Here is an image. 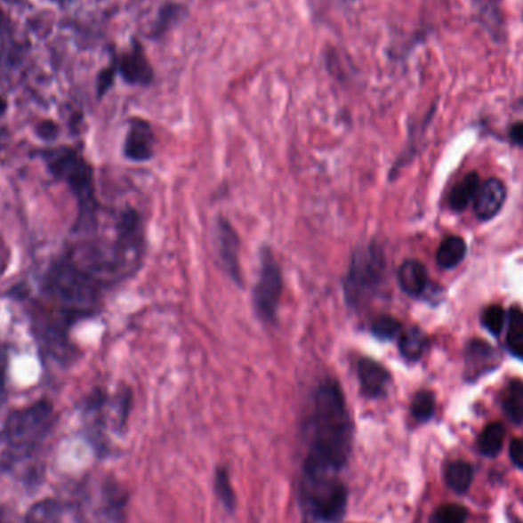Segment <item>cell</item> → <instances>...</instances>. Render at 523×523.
Returning <instances> with one entry per match:
<instances>
[{
  "label": "cell",
  "mask_w": 523,
  "mask_h": 523,
  "mask_svg": "<svg viewBox=\"0 0 523 523\" xmlns=\"http://www.w3.org/2000/svg\"><path fill=\"white\" fill-rule=\"evenodd\" d=\"M46 289L51 299L60 305L66 323L89 317L99 310V280L72 262H60L51 268Z\"/></svg>",
  "instance_id": "3957f363"
},
{
  "label": "cell",
  "mask_w": 523,
  "mask_h": 523,
  "mask_svg": "<svg viewBox=\"0 0 523 523\" xmlns=\"http://www.w3.org/2000/svg\"><path fill=\"white\" fill-rule=\"evenodd\" d=\"M214 487H216V495L222 501L225 508H229V511H233L236 507V495L233 487H231V482H229V471L227 470L219 469L216 471Z\"/></svg>",
  "instance_id": "d4e9b609"
},
{
  "label": "cell",
  "mask_w": 523,
  "mask_h": 523,
  "mask_svg": "<svg viewBox=\"0 0 523 523\" xmlns=\"http://www.w3.org/2000/svg\"><path fill=\"white\" fill-rule=\"evenodd\" d=\"M358 378H360L361 393L367 398H382L390 384V374L386 367L372 360L361 358L358 361Z\"/></svg>",
  "instance_id": "8fae6325"
},
{
  "label": "cell",
  "mask_w": 523,
  "mask_h": 523,
  "mask_svg": "<svg viewBox=\"0 0 523 523\" xmlns=\"http://www.w3.org/2000/svg\"><path fill=\"white\" fill-rule=\"evenodd\" d=\"M446 480L447 486L456 493H465L471 486L473 480V469L470 467L469 463L463 461H456L448 465L447 471H446Z\"/></svg>",
  "instance_id": "7402d4cb"
},
{
  "label": "cell",
  "mask_w": 523,
  "mask_h": 523,
  "mask_svg": "<svg viewBox=\"0 0 523 523\" xmlns=\"http://www.w3.org/2000/svg\"><path fill=\"white\" fill-rule=\"evenodd\" d=\"M501 361L496 349L484 340L474 338L465 346V372L469 380H478L487 372L496 369Z\"/></svg>",
  "instance_id": "9c48e42d"
},
{
  "label": "cell",
  "mask_w": 523,
  "mask_h": 523,
  "mask_svg": "<svg viewBox=\"0 0 523 523\" xmlns=\"http://www.w3.org/2000/svg\"><path fill=\"white\" fill-rule=\"evenodd\" d=\"M52 425L54 407L46 399L8 414L0 430V444L4 446L0 456L2 469L12 471L22 463L37 461Z\"/></svg>",
  "instance_id": "7a4b0ae2"
},
{
  "label": "cell",
  "mask_w": 523,
  "mask_h": 523,
  "mask_svg": "<svg viewBox=\"0 0 523 523\" xmlns=\"http://www.w3.org/2000/svg\"><path fill=\"white\" fill-rule=\"evenodd\" d=\"M410 410L414 420L420 422L430 420L435 414V395L430 390H420L414 395Z\"/></svg>",
  "instance_id": "cb8c5ba5"
},
{
  "label": "cell",
  "mask_w": 523,
  "mask_h": 523,
  "mask_svg": "<svg viewBox=\"0 0 523 523\" xmlns=\"http://www.w3.org/2000/svg\"><path fill=\"white\" fill-rule=\"evenodd\" d=\"M503 438H505V429L501 422H491L487 425L486 429L480 433L478 439V447L484 456L495 458L499 455L503 446Z\"/></svg>",
  "instance_id": "ffe728a7"
},
{
  "label": "cell",
  "mask_w": 523,
  "mask_h": 523,
  "mask_svg": "<svg viewBox=\"0 0 523 523\" xmlns=\"http://www.w3.org/2000/svg\"><path fill=\"white\" fill-rule=\"evenodd\" d=\"M180 12V6L173 5V4H172V5L164 6L161 12H159L157 25H155V34L159 36V34L165 33V31H167L176 20H178Z\"/></svg>",
  "instance_id": "83f0119b"
},
{
  "label": "cell",
  "mask_w": 523,
  "mask_h": 523,
  "mask_svg": "<svg viewBox=\"0 0 523 523\" xmlns=\"http://www.w3.org/2000/svg\"><path fill=\"white\" fill-rule=\"evenodd\" d=\"M216 244H218L219 261L222 263L225 273L235 284L242 286V271H240L239 236L225 218H219L216 222Z\"/></svg>",
  "instance_id": "ba28073f"
},
{
  "label": "cell",
  "mask_w": 523,
  "mask_h": 523,
  "mask_svg": "<svg viewBox=\"0 0 523 523\" xmlns=\"http://www.w3.org/2000/svg\"><path fill=\"white\" fill-rule=\"evenodd\" d=\"M480 181L479 174L469 173L463 178L459 184L453 189L450 195V207L455 212H463L469 207L470 202L474 201V197L479 191Z\"/></svg>",
  "instance_id": "e0dca14e"
},
{
  "label": "cell",
  "mask_w": 523,
  "mask_h": 523,
  "mask_svg": "<svg viewBox=\"0 0 523 523\" xmlns=\"http://www.w3.org/2000/svg\"><path fill=\"white\" fill-rule=\"evenodd\" d=\"M63 507L55 499H44L34 503L25 516L23 523H61Z\"/></svg>",
  "instance_id": "ac0fdd59"
},
{
  "label": "cell",
  "mask_w": 523,
  "mask_h": 523,
  "mask_svg": "<svg viewBox=\"0 0 523 523\" xmlns=\"http://www.w3.org/2000/svg\"><path fill=\"white\" fill-rule=\"evenodd\" d=\"M118 71L117 66H110L100 72L99 80H97V91H99V97H103L104 93L109 91L110 86L114 84L115 74Z\"/></svg>",
  "instance_id": "f1b7e54d"
},
{
  "label": "cell",
  "mask_w": 523,
  "mask_h": 523,
  "mask_svg": "<svg viewBox=\"0 0 523 523\" xmlns=\"http://www.w3.org/2000/svg\"><path fill=\"white\" fill-rule=\"evenodd\" d=\"M429 346V340L420 327L412 326L399 335V352L406 360L418 361L424 355Z\"/></svg>",
  "instance_id": "9a60e30c"
},
{
  "label": "cell",
  "mask_w": 523,
  "mask_h": 523,
  "mask_svg": "<svg viewBox=\"0 0 523 523\" xmlns=\"http://www.w3.org/2000/svg\"><path fill=\"white\" fill-rule=\"evenodd\" d=\"M398 284L406 294L420 297L429 286V276L424 265L418 261H406L398 270Z\"/></svg>",
  "instance_id": "5bb4252c"
},
{
  "label": "cell",
  "mask_w": 523,
  "mask_h": 523,
  "mask_svg": "<svg viewBox=\"0 0 523 523\" xmlns=\"http://www.w3.org/2000/svg\"><path fill=\"white\" fill-rule=\"evenodd\" d=\"M118 72L125 82L131 84L148 86L153 80L152 65L149 63L141 46H135L131 52L121 57L118 63Z\"/></svg>",
  "instance_id": "4fadbf2b"
},
{
  "label": "cell",
  "mask_w": 523,
  "mask_h": 523,
  "mask_svg": "<svg viewBox=\"0 0 523 523\" xmlns=\"http://www.w3.org/2000/svg\"><path fill=\"white\" fill-rule=\"evenodd\" d=\"M502 407L508 416V420L514 424H522L523 422V382L520 380H512L508 384L503 398H502Z\"/></svg>",
  "instance_id": "d6986e66"
},
{
  "label": "cell",
  "mask_w": 523,
  "mask_h": 523,
  "mask_svg": "<svg viewBox=\"0 0 523 523\" xmlns=\"http://www.w3.org/2000/svg\"><path fill=\"white\" fill-rule=\"evenodd\" d=\"M284 293V276L273 253L263 248L261 253V273L257 280L253 305L259 320L273 323L278 317V303Z\"/></svg>",
  "instance_id": "52a82bcc"
},
{
  "label": "cell",
  "mask_w": 523,
  "mask_h": 523,
  "mask_svg": "<svg viewBox=\"0 0 523 523\" xmlns=\"http://www.w3.org/2000/svg\"><path fill=\"white\" fill-rule=\"evenodd\" d=\"M507 346L514 357L523 361V312L511 308L508 314Z\"/></svg>",
  "instance_id": "44dd1931"
},
{
  "label": "cell",
  "mask_w": 523,
  "mask_h": 523,
  "mask_svg": "<svg viewBox=\"0 0 523 523\" xmlns=\"http://www.w3.org/2000/svg\"><path fill=\"white\" fill-rule=\"evenodd\" d=\"M467 254V244L459 236H450L447 239L442 240L441 245L436 253V262L444 270H450L461 263Z\"/></svg>",
  "instance_id": "2e32d148"
},
{
  "label": "cell",
  "mask_w": 523,
  "mask_h": 523,
  "mask_svg": "<svg viewBox=\"0 0 523 523\" xmlns=\"http://www.w3.org/2000/svg\"><path fill=\"white\" fill-rule=\"evenodd\" d=\"M302 501L318 522L342 520L348 508V490L337 474H306L302 480Z\"/></svg>",
  "instance_id": "8992f818"
},
{
  "label": "cell",
  "mask_w": 523,
  "mask_h": 523,
  "mask_svg": "<svg viewBox=\"0 0 523 523\" xmlns=\"http://www.w3.org/2000/svg\"><path fill=\"white\" fill-rule=\"evenodd\" d=\"M510 140L518 146H523V121L514 123L510 129Z\"/></svg>",
  "instance_id": "1f68e13d"
},
{
  "label": "cell",
  "mask_w": 523,
  "mask_h": 523,
  "mask_svg": "<svg viewBox=\"0 0 523 523\" xmlns=\"http://www.w3.org/2000/svg\"><path fill=\"white\" fill-rule=\"evenodd\" d=\"M306 474H337L352 450V420L342 387L327 378L317 387L306 422Z\"/></svg>",
  "instance_id": "6da1fadb"
},
{
  "label": "cell",
  "mask_w": 523,
  "mask_h": 523,
  "mask_svg": "<svg viewBox=\"0 0 523 523\" xmlns=\"http://www.w3.org/2000/svg\"><path fill=\"white\" fill-rule=\"evenodd\" d=\"M482 325L486 327L487 331H490L493 335H499L505 327L507 323V314L503 311V308L499 305L488 306L486 311L482 312Z\"/></svg>",
  "instance_id": "484cf974"
},
{
  "label": "cell",
  "mask_w": 523,
  "mask_h": 523,
  "mask_svg": "<svg viewBox=\"0 0 523 523\" xmlns=\"http://www.w3.org/2000/svg\"><path fill=\"white\" fill-rule=\"evenodd\" d=\"M505 199H507V189L503 186V182L496 178L487 181L484 186L479 187V191L474 197L476 216L482 221L495 218L503 207Z\"/></svg>",
  "instance_id": "7c38bea8"
},
{
  "label": "cell",
  "mask_w": 523,
  "mask_h": 523,
  "mask_svg": "<svg viewBox=\"0 0 523 523\" xmlns=\"http://www.w3.org/2000/svg\"><path fill=\"white\" fill-rule=\"evenodd\" d=\"M6 369H8V354L5 349L0 348V390L5 386Z\"/></svg>",
  "instance_id": "d6a6232c"
},
{
  "label": "cell",
  "mask_w": 523,
  "mask_h": 523,
  "mask_svg": "<svg viewBox=\"0 0 523 523\" xmlns=\"http://www.w3.org/2000/svg\"><path fill=\"white\" fill-rule=\"evenodd\" d=\"M469 518V511L461 505H442L436 511L433 523H465Z\"/></svg>",
  "instance_id": "4316f807"
},
{
  "label": "cell",
  "mask_w": 523,
  "mask_h": 523,
  "mask_svg": "<svg viewBox=\"0 0 523 523\" xmlns=\"http://www.w3.org/2000/svg\"><path fill=\"white\" fill-rule=\"evenodd\" d=\"M153 131L148 121L132 120L125 142V158L135 163L149 161L153 157Z\"/></svg>",
  "instance_id": "30bf717a"
},
{
  "label": "cell",
  "mask_w": 523,
  "mask_h": 523,
  "mask_svg": "<svg viewBox=\"0 0 523 523\" xmlns=\"http://www.w3.org/2000/svg\"><path fill=\"white\" fill-rule=\"evenodd\" d=\"M36 132H37L38 137L48 141V140H54L59 135V125H55L54 121L44 120L38 123Z\"/></svg>",
  "instance_id": "f546056e"
},
{
  "label": "cell",
  "mask_w": 523,
  "mask_h": 523,
  "mask_svg": "<svg viewBox=\"0 0 523 523\" xmlns=\"http://www.w3.org/2000/svg\"><path fill=\"white\" fill-rule=\"evenodd\" d=\"M371 331L374 337L389 342V340H393V338L401 335L403 325L395 317L380 316L376 317L375 320L372 322Z\"/></svg>",
  "instance_id": "603a6c76"
},
{
  "label": "cell",
  "mask_w": 523,
  "mask_h": 523,
  "mask_svg": "<svg viewBox=\"0 0 523 523\" xmlns=\"http://www.w3.org/2000/svg\"><path fill=\"white\" fill-rule=\"evenodd\" d=\"M386 271V256L376 242L355 250L344 278V299L350 308H358L382 285Z\"/></svg>",
  "instance_id": "5b68a950"
},
{
  "label": "cell",
  "mask_w": 523,
  "mask_h": 523,
  "mask_svg": "<svg viewBox=\"0 0 523 523\" xmlns=\"http://www.w3.org/2000/svg\"><path fill=\"white\" fill-rule=\"evenodd\" d=\"M8 109V103H6V100L0 95V115H4Z\"/></svg>",
  "instance_id": "836d02e7"
},
{
  "label": "cell",
  "mask_w": 523,
  "mask_h": 523,
  "mask_svg": "<svg viewBox=\"0 0 523 523\" xmlns=\"http://www.w3.org/2000/svg\"><path fill=\"white\" fill-rule=\"evenodd\" d=\"M510 458L518 467L523 469V439H512L510 444Z\"/></svg>",
  "instance_id": "4dcf8cb0"
},
{
  "label": "cell",
  "mask_w": 523,
  "mask_h": 523,
  "mask_svg": "<svg viewBox=\"0 0 523 523\" xmlns=\"http://www.w3.org/2000/svg\"><path fill=\"white\" fill-rule=\"evenodd\" d=\"M46 161L51 173L66 182L76 195L80 207V222L86 227L95 224L99 204L95 197L93 167L72 149L51 150L46 155Z\"/></svg>",
  "instance_id": "277c9868"
}]
</instances>
